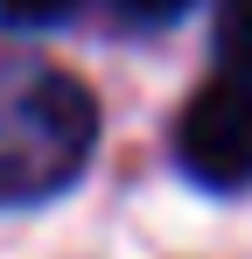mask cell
<instances>
[{"label": "cell", "instance_id": "cell-2", "mask_svg": "<svg viewBox=\"0 0 252 259\" xmlns=\"http://www.w3.org/2000/svg\"><path fill=\"white\" fill-rule=\"evenodd\" d=\"M175 161L189 182L217 196L252 189V84L245 77H210L182 119H175Z\"/></svg>", "mask_w": 252, "mask_h": 259}, {"label": "cell", "instance_id": "cell-5", "mask_svg": "<svg viewBox=\"0 0 252 259\" xmlns=\"http://www.w3.org/2000/svg\"><path fill=\"white\" fill-rule=\"evenodd\" d=\"M196 0H119V14H133V21H175V14H189Z\"/></svg>", "mask_w": 252, "mask_h": 259}, {"label": "cell", "instance_id": "cell-1", "mask_svg": "<svg viewBox=\"0 0 252 259\" xmlns=\"http://www.w3.org/2000/svg\"><path fill=\"white\" fill-rule=\"evenodd\" d=\"M91 91L49 63H0V203L63 189L91 154Z\"/></svg>", "mask_w": 252, "mask_h": 259}, {"label": "cell", "instance_id": "cell-4", "mask_svg": "<svg viewBox=\"0 0 252 259\" xmlns=\"http://www.w3.org/2000/svg\"><path fill=\"white\" fill-rule=\"evenodd\" d=\"M0 14H7L14 28H49V21L77 14V0H0Z\"/></svg>", "mask_w": 252, "mask_h": 259}, {"label": "cell", "instance_id": "cell-3", "mask_svg": "<svg viewBox=\"0 0 252 259\" xmlns=\"http://www.w3.org/2000/svg\"><path fill=\"white\" fill-rule=\"evenodd\" d=\"M217 56H224V77L252 84V0H217Z\"/></svg>", "mask_w": 252, "mask_h": 259}]
</instances>
